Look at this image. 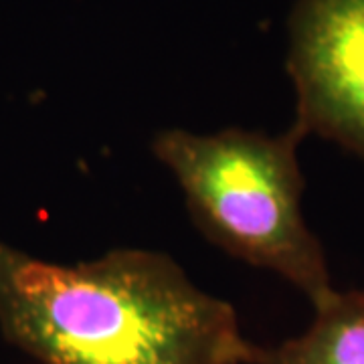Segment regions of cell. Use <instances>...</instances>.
I'll return each instance as SVG.
<instances>
[{
	"instance_id": "1",
	"label": "cell",
	"mask_w": 364,
	"mask_h": 364,
	"mask_svg": "<svg viewBox=\"0 0 364 364\" xmlns=\"http://www.w3.org/2000/svg\"><path fill=\"white\" fill-rule=\"evenodd\" d=\"M0 332L41 364H249L233 306L148 249L75 265L0 239Z\"/></svg>"
},
{
	"instance_id": "2",
	"label": "cell",
	"mask_w": 364,
	"mask_h": 364,
	"mask_svg": "<svg viewBox=\"0 0 364 364\" xmlns=\"http://www.w3.org/2000/svg\"><path fill=\"white\" fill-rule=\"evenodd\" d=\"M304 138L296 124L277 136L239 128L164 130L152 152L181 184L191 217L208 241L282 275L316 308L336 289L301 213L298 146Z\"/></svg>"
},
{
	"instance_id": "4",
	"label": "cell",
	"mask_w": 364,
	"mask_h": 364,
	"mask_svg": "<svg viewBox=\"0 0 364 364\" xmlns=\"http://www.w3.org/2000/svg\"><path fill=\"white\" fill-rule=\"evenodd\" d=\"M249 364H364V291H334L301 336L269 348L253 344Z\"/></svg>"
},
{
	"instance_id": "3",
	"label": "cell",
	"mask_w": 364,
	"mask_h": 364,
	"mask_svg": "<svg viewBox=\"0 0 364 364\" xmlns=\"http://www.w3.org/2000/svg\"><path fill=\"white\" fill-rule=\"evenodd\" d=\"M287 28L294 124L364 158V0H299Z\"/></svg>"
}]
</instances>
